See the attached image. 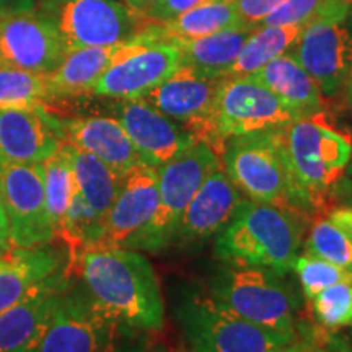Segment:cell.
<instances>
[{"mask_svg":"<svg viewBox=\"0 0 352 352\" xmlns=\"http://www.w3.org/2000/svg\"><path fill=\"white\" fill-rule=\"evenodd\" d=\"M69 271L80 274L83 289L109 316L144 331L164 328L160 284L142 253L124 246L90 245Z\"/></svg>","mask_w":352,"mask_h":352,"instance_id":"obj_1","label":"cell"},{"mask_svg":"<svg viewBox=\"0 0 352 352\" xmlns=\"http://www.w3.org/2000/svg\"><path fill=\"white\" fill-rule=\"evenodd\" d=\"M283 144L297 209L308 212L321 208L346 175L352 140L316 114L284 126Z\"/></svg>","mask_w":352,"mask_h":352,"instance_id":"obj_2","label":"cell"},{"mask_svg":"<svg viewBox=\"0 0 352 352\" xmlns=\"http://www.w3.org/2000/svg\"><path fill=\"white\" fill-rule=\"evenodd\" d=\"M297 214L252 199L241 201L219 232L215 252L223 261L287 274L302 246V223Z\"/></svg>","mask_w":352,"mask_h":352,"instance_id":"obj_3","label":"cell"},{"mask_svg":"<svg viewBox=\"0 0 352 352\" xmlns=\"http://www.w3.org/2000/svg\"><path fill=\"white\" fill-rule=\"evenodd\" d=\"M210 283V298L230 314L259 328L297 336V294L279 272L228 263Z\"/></svg>","mask_w":352,"mask_h":352,"instance_id":"obj_4","label":"cell"},{"mask_svg":"<svg viewBox=\"0 0 352 352\" xmlns=\"http://www.w3.org/2000/svg\"><path fill=\"white\" fill-rule=\"evenodd\" d=\"M147 333L109 316L69 280L38 352H148Z\"/></svg>","mask_w":352,"mask_h":352,"instance_id":"obj_5","label":"cell"},{"mask_svg":"<svg viewBox=\"0 0 352 352\" xmlns=\"http://www.w3.org/2000/svg\"><path fill=\"white\" fill-rule=\"evenodd\" d=\"M283 127L228 139L222 164L233 184L252 201L300 214L284 152Z\"/></svg>","mask_w":352,"mask_h":352,"instance_id":"obj_6","label":"cell"},{"mask_svg":"<svg viewBox=\"0 0 352 352\" xmlns=\"http://www.w3.org/2000/svg\"><path fill=\"white\" fill-rule=\"evenodd\" d=\"M209 144L196 140L173 160L158 166V208L151 222L135 233L124 248L135 252H160L175 241L176 227L188 204L204 179L222 166Z\"/></svg>","mask_w":352,"mask_h":352,"instance_id":"obj_7","label":"cell"},{"mask_svg":"<svg viewBox=\"0 0 352 352\" xmlns=\"http://www.w3.org/2000/svg\"><path fill=\"white\" fill-rule=\"evenodd\" d=\"M351 3L352 0H324L289 51L329 98L341 94L351 70Z\"/></svg>","mask_w":352,"mask_h":352,"instance_id":"obj_8","label":"cell"},{"mask_svg":"<svg viewBox=\"0 0 352 352\" xmlns=\"http://www.w3.org/2000/svg\"><path fill=\"white\" fill-rule=\"evenodd\" d=\"M36 12L54 26L67 52L132 41L145 26L118 0H36Z\"/></svg>","mask_w":352,"mask_h":352,"instance_id":"obj_9","label":"cell"},{"mask_svg":"<svg viewBox=\"0 0 352 352\" xmlns=\"http://www.w3.org/2000/svg\"><path fill=\"white\" fill-rule=\"evenodd\" d=\"M178 320L191 352H271L294 340L230 314L210 297L189 298Z\"/></svg>","mask_w":352,"mask_h":352,"instance_id":"obj_10","label":"cell"},{"mask_svg":"<svg viewBox=\"0 0 352 352\" xmlns=\"http://www.w3.org/2000/svg\"><path fill=\"white\" fill-rule=\"evenodd\" d=\"M296 120L300 116L253 77H223L220 82L212 113L220 155L228 139L283 127Z\"/></svg>","mask_w":352,"mask_h":352,"instance_id":"obj_11","label":"cell"},{"mask_svg":"<svg viewBox=\"0 0 352 352\" xmlns=\"http://www.w3.org/2000/svg\"><path fill=\"white\" fill-rule=\"evenodd\" d=\"M0 195L8 219L12 248H32L56 240L46 210L43 164L0 162Z\"/></svg>","mask_w":352,"mask_h":352,"instance_id":"obj_12","label":"cell"},{"mask_svg":"<svg viewBox=\"0 0 352 352\" xmlns=\"http://www.w3.org/2000/svg\"><path fill=\"white\" fill-rule=\"evenodd\" d=\"M222 78L204 76L188 65H179L160 85L144 95L142 100L219 153L212 113Z\"/></svg>","mask_w":352,"mask_h":352,"instance_id":"obj_13","label":"cell"},{"mask_svg":"<svg viewBox=\"0 0 352 352\" xmlns=\"http://www.w3.org/2000/svg\"><path fill=\"white\" fill-rule=\"evenodd\" d=\"M65 54L54 26L36 10L0 16V67L50 74Z\"/></svg>","mask_w":352,"mask_h":352,"instance_id":"obj_14","label":"cell"},{"mask_svg":"<svg viewBox=\"0 0 352 352\" xmlns=\"http://www.w3.org/2000/svg\"><path fill=\"white\" fill-rule=\"evenodd\" d=\"M113 111L129 135L140 162L155 170L197 140L182 124L157 111L142 98L118 100Z\"/></svg>","mask_w":352,"mask_h":352,"instance_id":"obj_15","label":"cell"},{"mask_svg":"<svg viewBox=\"0 0 352 352\" xmlns=\"http://www.w3.org/2000/svg\"><path fill=\"white\" fill-rule=\"evenodd\" d=\"M63 144L59 116L44 104L0 109V162L38 165Z\"/></svg>","mask_w":352,"mask_h":352,"instance_id":"obj_16","label":"cell"},{"mask_svg":"<svg viewBox=\"0 0 352 352\" xmlns=\"http://www.w3.org/2000/svg\"><path fill=\"white\" fill-rule=\"evenodd\" d=\"M70 277L69 267L47 277L0 314V352H38Z\"/></svg>","mask_w":352,"mask_h":352,"instance_id":"obj_17","label":"cell"},{"mask_svg":"<svg viewBox=\"0 0 352 352\" xmlns=\"http://www.w3.org/2000/svg\"><path fill=\"white\" fill-rule=\"evenodd\" d=\"M182 65V52L173 43L144 44L103 72L91 95L113 100L142 98Z\"/></svg>","mask_w":352,"mask_h":352,"instance_id":"obj_18","label":"cell"},{"mask_svg":"<svg viewBox=\"0 0 352 352\" xmlns=\"http://www.w3.org/2000/svg\"><path fill=\"white\" fill-rule=\"evenodd\" d=\"M158 208V176L152 166L139 164L122 176L100 240L94 245L124 246L151 222Z\"/></svg>","mask_w":352,"mask_h":352,"instance_id":"obj_19","label":"cell"},{"mask_svg":"<svg viewBox=\"0 0 352 352\" xmlns=\"http://www.w3.org/2000/svg\"><path fill=\"white\" fill-rule=\"evenodd\" d=\"M241 199L240 189L233 184L226 168L214 170L188 204L178 227L175 240L182 243H199L222 230L233 217Z\"/></svg>","mask_w":352,"mask_h":352,"instance_id":"obj_20","label":"cell"},{"mask_svg":"<svg viewBox=\"0 0 352 352\" xmlns=\"http://www.w3.org/2000/svg\"><path fill=\"white\" fill-rule=\"evenodd\" d=\"M64 144L85 151L114 173L124 176L135 165L142 164L129 135L121 122L113 116H76L60 118Z\"/></svg>","mask_w":352,"mask_h":352,"instance_id":"obj_21","label":"cell"},{"mask_svg":"<svg viewBox=\"0 0 352 352\" xmlns=\"http://www.w3.org/2000/svg\"><path fill=\"white\" fill-rule=\"evenodd\" d=\"M140 39L114 44L103 47H83V50L69 51L60 60V64L46 74L47 90H50V107L54 101H64L78 98L87 94H91V88L103 76L108 67L114 63L131 56L144 46Z\"/></svg>","mask_w":352,"mask_h":352,"instance_id":"obj_22","label":"cell"},{"mask_svg":"<svg viewBox=\"0 0 352 352\" xmlns=\"http://www.w3.org/2000/svg\"><path fill=\"white\" fill-rule=\"evenodd\" d=\"M69 267L67 248L51 243L10 248L0 263V314L47 277Z\"/></svg>","mask_w":352,"mask_h":352,"instance_id":"obj_23","label":"cell"},{"mask_svg":"<svg viewBox=\"0 0 352 352\" xmlns=\"http://www.w3.org/2000/svg\"><path fill=\"white\" fill-rule=\"evenodd\" d=\"M250 77L271 90L300 118L323 111V94L318 83L290 52L270 60Z\"/></svg>","mask_w":352,"mask_h":352,"instance_id":"obj_24","label":"cell"},{"mask_svg":"<svg viewBox=\"0 0 352 352\" xmlns=\"http://www.w3.org/2000/svg\"><path fill=\"white\" fill-rule=\"evenodd\" d=\"M241 25L233 0H210L165 23H148L142 33L148 43L189 41Z\"/></svg>","mask_w":352,"mask_h":352,"instance_id":"obj_25","label":"cell"},{"mask_svg":"<svg viewBox=\"0 0 352 352\" xmlns=\"http://www.w3.org/2000/svg\"><path fill=\"white\" fill-rule=\"evenodd\" d=\"M254 30L256 28L240 25L209 36L176 41L173 44L182 52V65H188L209 77H226L245 41Z\"/></svg>","mask_w":352,"mask_h":352,"instance_id":"obj_26","label":"cell"},{"mask_svg":"<svg viewBox=\"0 0 352 352\" xmlns=\"http://www.w3.org/2000/svg\"><path fill=\"white\" fill-rule=\"evenodd\" d=\"M64 145L72 164L74 179H76L78 192L103 226L120 191L122 176L114 173L107 164H103L91 153L72 147V145Z\"/></svg>","mask_w":352,"mask_h":352,"instance_id":"obj_27","label":"cell"},{"mask_svg":"<svg viewBox=\"0 0 352 352\" xmlns=\"http://www.w3.org/2000/svg\"><path fill=\"white\" fill-rule=\"evenodd\" d=\"M303 25L259 26L250 34L226 77L252 76L270 60L285 54L300 36Z\"/></svg>","mask_w":352,"mask_h":352,"instance_id":"obj_28","label":"cell"},{"mask_svg":"<svg viewBox=\"0 0 352 352\" xmlns=\"http://www.w3.org/2000/svg\"><path fill=\"white\" fill-rule=\"evenodd\" d=\"M43 175L47 217H50V223L57 239L60 223H63L70 199L76 191L72 164H70L67 148L64 144L60 145V148L54 155L43 162Z\"/></svg>","mask_w":352,"mask_h":352,"instance_id":"obj_29","label":"cell"},{"mask_svg":"<svg viewBox=\"0 0 352 352\" xmlns=\"http://www.w3.org/2000/svg\"><path fill=\"white\" fill-rule=\"evenodd\" d=\"M50 103L46 74L0 67V109Z\"/></svg>","mask_w":352,"mask_h":352,"instance_id":"obj_30","label":"cell"},{"mask_svg":"<svg viewBox=\"0 0 352 352\" xmlns=\"http://www.w3.org/2000/svg\"><path fill=\"white\" fill-rule=\"evenodd\" d=\"M305 254L352 271L351 241L346 233L329 219L316 220L311 226L305 241Z\"/></svg>","mask_w":352,"mask_h":352,"instance_id":"obj_31","label":"cell"},{"mask_svg":"<svg viewBox=\"0 0 352 352\" xmlns=\"http://www.w3.org/2000/svg\"><path fill=\"white\" fill-rule=\"evenodd\" d=\"M310 302L314 316L321 327L327 329L352 327V280L321 290Z\"/></svg>","mask_w":352,"mask_h":352,"instance_id":"obj_32","label":"cell"},{"mask_svg":"<svg viewBox=\"0 0 352 352\" xmlns=\"http://www.w3.org/2000/svg\"><path fill=\"white\" fill-rule=\"evenodd\" d=\"M292 271H296L308 300L334 284L352 280V271L324 261V259L310 256V254L297 256Z\"/></svg>","mask_w":352,"mask_h":352,"instance_id":"obj_33","label":"cell"},{"mask_svg":"<svg viewBox=\"0 0 352 352\" xmlns=\"http://www.w3.org/2000/svg\"><path fill=\"white\" fill-rule=\"evenodd\" d=\"M324 0H285L264 19L259 26L305 25L323 6ZM258 26V28H259Z\"/></svg>","mask_w":352,"mask_h":352,"instance_id":"obj_34","label":"cell"},{"mask_svg":"<svg viewBox=\"0 0 352 352\" xmlns=\"http://www.w3.org/2000/svg\"><path fill=\"white\" fill-rule=\"evenodd\" d=\"M206 2H210V0H155L151 7L139 13V16L142 19L144 25L165 23Z\"/></svg>","mask_w":352,"mask_h":352,"instance_id":"obj_35","label":"cell"},{"mask_svg":"<svg viewBox=\"0 0 352 352\" xmlns=\"http://www.w3.org/2000/svg\"><path fill=\"white\" fill-rule=\"evenodd\" d=\"M271 352H347V349L340 342L333 341L331 338L323 336V334H318L316 331L303 334L298 329L297 336L292 341L276 347Z\"/></svg>","mask_w":352,"mask_h":352,"instance_id":"obj_36","label":"cell"},{"mask_svg":"<svg viewBox=\"0 0 352 352\" xmlns=\"http://www.w3.org/2000/svg\"><path fill=\"white\" fill-rule=\"evenodd\" d=\"M284 2L285 0H233L240 13L241 25L250 28H258L259 23Z\"/></svg>","mask_w":352,"mask_h":352,"instance_id":"obj_37","label":"cell"},{"mask_svg":"<svg viewBox=\"0 0 352 352\" xmlns=\"http://www.w3.org/2000/svg\"><path fill=\"white\" fill-rule=\"evenodd\" d=\"M36 10V0H0V16Z\"/></svg>","mask_w":352,"mask_h":352,"instance_id":"obj_38","label":"cell"},{"mask_svg":"<svg viewBox=\"0 0 352 352\" xmlns=\"http://www.w3.org/2000/svg\"><path fill=\"white\" fill-rule=\"evenodd\" d=\"M328 219L331 220L333 223H336V226L346 233L347 239H349L351 245H352V208H347V206H340V208L333 209L331 212H329Z\"/></svg>","mask_w":352,"mask_h":352,"instance_id":"obj_39","label":"cell"},{"mask_svg":"<svg viewBox=\"0 0 352 352\" xmlns=\"http://www.w3.org/2000/svg\"><path fill=\"white\" fill-rule=\"evenodd\" d=\"M331 197L340 201L341 206L352 208V178H349V176H342L340 182L336 183V186L333 188Z\"/></svg>","mask_w":352,"mask_h":352,"instance_id":"obj_40","label":"cell"},{"mask_svg":"<svg viewBox=\"0 0 352 352\" xmlns=\"http://www.w3.org/2000/svg\"><path fill=\"white\" fill-rule=\"evenodd\" d=\"M10 230H8V219L3 208L2 195H0V250H10Z\"/></svg>","mask_w":352,"mask_h":352,"instance_id":"obj_41","label":"cell"},{"mask_svg":"<svg viewBox=\"0 0 352 352\" xmlns=\"http://www.w3.org/2000/svg\"><path fill=\"white\" fill-rule=\"evenodd\" d=\"M155 0H124V3L129 8H132L135 13H142L145 8L151 7Z\"/></svg>","mask_w":352,"mask_h":352,"instance_id":"obj_42","label":"cell"},{"mask_svg":"<svg viewBox=\"0 0 352 352\" xmlns=\"http://www.w3.org/2000/svg\"><path fill=\"white\" fill-rule=\"evenodd\" d=\"M342 91H344V98H346L347 107L352 108V64H351L349 76H347V78H346V83H344V88H342Z\"/></svg>","mask_w":352,"mask_h":352,"instance_id":"obj_43","label":"cell"},{"mask_svg":"<svg viewBox=\"0 0 352 352\" xmlns=\"http://www.w3.org/2000/svg\"><path fill=\"white\" fill-rule=\"evenodd\" d=\"M346 176H349V178H352V153H351L349 164H347V168H346Z\"/></svg>","mask_w":352,"mask_h":352,"instance_id":"obj_44","label":"cell"},{"mask_svg":"<svg viewBox=\"0 0 352 352\" xmlns=\"http://www.w3.org/2000/svg\"><path fill=\"white\" fill-rule=\"evenodd\" d=\"M7 253H8V250H0V263L3 261V258L7 256Z\"/></svg>","mask_w":352,"mask_h":352,"instance_id":"obj_45","label":"cell"},{"mask_svg":"<svg viewBox=\"0 0 352 352\" xmlns=\"http://www.w3.org/2000/svg\"><path fill=\"white\" fill-rule=\"evenodd\" d=\"M351 19H352V3H351Z\"/></svg>","mask_w":352,"mask_h":352,"instance_id":"obj_46","label":"cell"},{"mask_svg":"<svg viewBox=\"0 0 352 352\" xmlns=\"http://www.w3.org/2000/svg\"><path fill=\"white\" fill-rule=\"evenodd\" d=\"M351 109H352V108H351Z\"/></svg>","mask_w":352,"mask_h":352,"instance_id":"obj_47","label":"cell"}]
</instances>
